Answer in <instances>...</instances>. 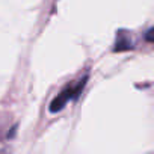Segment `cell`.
<instances>
[{
    "label": "cell",
    "mask_w": 154,
    "mask_h": 154,
    "mask_svg": "<svg viewBox=\"0 0 154 154\" xmlns=\"http://www.w3.org/2000/svg\"><path fill=\"white\" fill-rule=\"evenodd\" d=\"M86 82H88V75L82 77V79L77 80L75 83L66 85V86L53 98V101H51V104H50V112H59V110H62L71 100H75L77 97L80 95V92L83 91Z\"/></svg>",
    "instance_id": "6da1fadb"
},
{
    "label": "cell",
    "mask_w": 154,
    "mask_h": 154,
    "mask_svg": "<svg viewBox=\"0 0 154 154\" xmlns=\"http://www.w3.org/2000/svg\"><path fill=\"white\" fill-rule=\"evenodd\" d=\"M130 48H133V44H131L128 33H125V32L116 33V41H115L113 50L115 51H125V50H130Z\"/></svg>",
    "instance_id": "7a4b0ae2"
},
{
    "label": "cell",
    "mask_w": 154,
    "mask_h": 154,
    "mask_svg": "<svg viewBox=\"0 0 154 154\" xmlns=\"http://www.w3.org/2000/svg\"><path fill=\"white\" fill-rule=\"evenodd\" d=\"M145 41H146V42L154 44V27H151V29L145 33Z\"/></svg>",
    "instance_id": "3957f363"
}]
</instances>
